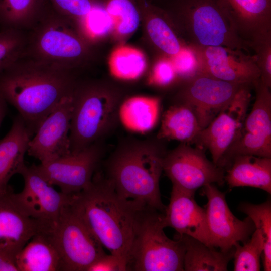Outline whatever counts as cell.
<instances>
[{"instance_id": "1", "label": "cell", "mask_w": 271, "mask_h": 271, "mask_svg": "<svg viewBox=\"0 0 271 271\" xmlns=\"http://www.w3.org/2000/svg\"><path fill=\"white\" fill-rule=\"evenodd\" d=\"M74 70L46 64L24 55L0 73V97L14 106L32 137L77 82Z\"/></svg>"}, {"instance_id": "2", "label": "cell", "mask_w": 271, "mask_h": 271, "mask_svg": "<svg viewBox=\"0 0 271 271\" xmlns=\"http://www.w3.org/2000/svg\"><path fill=\"white\" fill-rule=\"evenodd\" d=\"M71 206L103 248L126 266L141 215L148 207L120 196L97 171L90 184L73 195Z\"/></svg>"}, {"instance_id": "3", "label": "cell", "mask_w": 271, "mask_h": 271, "mask_svg": "<svg viewBox=\"0 0 271 271\" xmlns=\"http://www.w3.org/2000/svg\"><path fill=\"white\" fill-rule=\"evenodd\" d=\"M165 154L152 140H128L109 157L104 174L122 197L164 213L159 181Z\"/></svg>"}, {"instance_id": "4", "label": "cell", "mask_w": 271, "mask_h": 271, "mask_svg": "<svg viewBox=\"0 0 271 271\" xmlns=\"http://www.w3.org/2000/svg\"><path fill=\"white\" fill-rule=\"evenodd\" d=\"M24 55L54 66L74 70L88 55V37L79 25L42 0L28 29ZM91 40V39H90Z\"/></svg>"}, {"instance_id": "5", "label": "cell", "mask_w": 271, "mask_h": 271, "mask_svg": "<svg viewBox=\"0 0 271 271\" xmlns=\"http://www.w3.org/2000/svg\"><path fill=\"white\" fill-rule=\"evenodd\" d=\"M120 97L95 83L77 81L72 93L69 132L71 153L100 142L118 120Z\"/></svg>"}, {"instance_id": "6", "label": "cell", "mask_w": 271, "mask_h": 271, "mask_svg": "<svg viewBox=\"0 0 271 271\" xmlns=\"http://www.w3.org/2000/svg\"><path fill=\"white\" fill-rule=\"evenodd\" d=\"M164 213L150 208L142 212L126 263V270L183 271L185 247L164 231Z\"/></svg>"}, {"instance_id": "7", "label": "cell", "mask_w": 271, "mask_h": 271, "mask_svg": "<svg viewBox=\"0 0 271 271\" xmlns=\"http://www.w3.org/2000/svg\"><path fill=\"white\" fill-rule=\"evenodd\" d=\"M189 44L225 46L248 53L249 41L237 33L218 0H184L180 12Z\"/></svg>"}, {"instance_id": "8", "label": "cell", "mask_w": 271, "mask_h": 271, "mask_svg": "<svg viewBox=\"0 0 271 271\" xmlns=\"http://www.w3.org/2000/svg\"><path fill=\"white\" fill-rule=\"evenodd\" d=\"M60 255L63 271H87L105 254L104 248L74 211L66 207L47 231Z\"/></svg>"}, {"instance_id": "9", "label": "cell", "mask_w": 271, "mask_h": 271, "mask_svg": "<svg viewBox=\"0 0 271 271\" xmlns=\"http://www.w3.org/2000/svg\"><path fill=\"white\" fill-rule=\"evenodd\" d=\"M255 100L238 136L218 163L222 168L235 156L271 158V93L259 78L253 84Z\"/></svg>"}, {"instance_id": "10", "label": "cell", "mask_w": 271, "mask_h": 271, "mask_svg": "<svg viewBox=\"0 0 271 271\" xmlns=\"http://www.w3.org/2000/svg\"><path fill=\"white\" fill-rule=\"evenodd\" d=\"M103 153L98 142L79 152L34 166L50 184L58 187L63 193L74 195L90 184Z\"/></svg>"}, {"instance_id": "11", "label": "cell", "mask_w": 271, "mask_h": 271, "mask_svg": "<svg viewBox=\"0 0 271 271\" xmlns=\"http://www.w3.org/2000/svg\"><path fill=\"white\" fill-rule=\"evenodd\" d=\"M252 85H241L232 100L204 128L194 143L203 150L208 149L213 162L217 165L234 142L243 126L249 104Z\"/></svg>"}, {"instance_id": "12", "label": "cell", "mask_w": 271, "mask_h": 271, "mask_svg": "<svg viewBox=\"0 0 271 271\" xmlns=\"http://www.w3.org/2000/svg\"><path fill=\"white\" fill-rule=\"evenodd\" d=\"M163 171L172 185L194 193L207 184L224 182L223 169L210 161L202 149L186 143L166 153Z\"/></svg>"}, {"instance_id": "13", "label": "cell", "mask_w": 271, "mask_h": 271, "mask_svg": "<svg viewBox=\"0 0 271 271\" xmlns=\"http://www.w3.org/2000/svg\"><path fill=\"white\" fill-rule=\"evenodd\" d=\"M24 179L21 192L14 196L28 215L40 224V231L50 229L64 209L69 206L73 195L57 191L35 169L26 165L20 173Z\"/></svg>"}, {"instance_id": "14", "label": "cell", "mask_w": 271, "mask_h": 271, "mask_svg": "<svg viewBox=\"0 0 271 271\" xmlns=\"http://www.w3.org/2000/svg\"><path fill=\"white\" fill-rule=\"evenodd\" d=\"M188 45L196 55L198 73L229 82L253 86L260 78L255 55L225 46Z\"/></svg>"}, {"instance_id": "15", "label": "cell", "mask_w": 271, "mask_h": 271, "mask_svg": "<svg viewBox=\"0 0 271 271\" xmlns=\"http://www.w3.org/2000/svg\"><path fill=\"white\" fill-rule=\"evenodd\" d=\"M203 193L207 198L205 210L212 245L222 252L234 248V244L244 243L255 229L249 217L241 220L230 211L225 195L214 184L203 187Z\"/></svg>"}, {"instance_id": "16", "label": "cell", "mask_w": 271, "mask_h": 271, "mask_svg": "<svg viewBox=\"0 0 271 271\" xmlns=\"http://www.w3.org/2000/svg\"><path fill=\"white\" fill-rule=\"evenodd\" d=\"M242 85L198 73L185 81L179 95L180 103L192 108L203 129L232 100Z\"/></svg>"}, {"instance_id": "17", "label": "cell", "mask_w": 271, "mask_h": 271, "mask_svg": "<svg viewBox=\"0 0 271 271\" xmlns=\"http://www.w3.org/2000/svg\"><path fill=\"white\" fill-rule=\"evenodd\" d=\"M72 93L57 104L41 123L29 141L28 154L38 159L41 163L55 160L71 153L69 132Z\"/></svg>"}, {"instance_id": "18", "label": "cell", "mask_w": 271, "mask_h": 271, "mask_svg": "<svg viewBox=\"0 0 271 271\" xmlns=\"http://www.w3.org/2000/svg\"><path fill=\"white\" fill-rule=\"evenodd\" d=\"M194 194L172 185L170 202L164 213L165 226L174 229L179 235L189 236L213 247L205 209L196 203Z\"/></svg>"}, {"instance_id": "19", "label": "cell", "mask_w": 271, "mask_h": 271, "mask_svg": "<svg viewBox=\"0 0 271 271\" xmlns=\"http://www.w3.org/2000/svg\"><path fill=\"white\" fill-rule=\"evenodd\" d=\"M40 229L38 222L22 208L11 188L0 193V252L15 257Z\"/></svg>"}, {"instance_id": "20", "label": "cell", "mask_w": 271, "mask_h": 271, "mask_svg": "<svg viewBox=\"0 0 271 271\" xmlns=\"http://www.w3.org/2000/svg\"><path fill=\"white\" fill-rule=\"evenodd\" d=\"M238 34L249 42L271 31V0H218Z\"/></svg>"}, {"instance_id": "21", "label": "cell", "mask_w": 271, "mask_h": 271, "mask_svg": "<svg viewBox=\"0 0 271 271\" xmlns=\"http://www.w3.org/2000/svg\"><path fill=\"white\" fill-rule=\"evenodd\" d=\"M32 137L18 115L8 132L0 140V193L10 188V180L14 175L19 174L25 165L24 156Z\"/></svg>"}, {"instance_id": "22", "label": "cell", "mask_w": 271, "mask_h": 271, "mask_svg": "<svg viewBox=\"0 0 271 271\" xmlns=\"http://www.w3.org/2000/svg\"><path fill=\"white\" fill-rule=\"evenodd\" d=\"M230 161L224 176L230 188L247 186L271 193V158L239 155Z\"/></svg>"}, {"instance_id": "23", "label": "cell", "mask_w": 271, "mask_h": 271, "mask_svg": "<svg viewBox=\"0 0 271 271\" xmlns=\"http://www.w3.org/2000/svg\"><path fill=\"white\" fill-rule=\"evenodd\" d=\"M19 271H63L60 255L47 232L39 231L16 255Z\"/></svg>"}, {"instance_id": "24", "label": "cell", "mask_w": 271, "mask_h": 271, "mask_svg": "<svg viewBox=\"0 0 271 271\" xmlns=\"http://www.w3.org/2000/svg\"><path fill=\"white\" fill-rule=\"evenodd\" d=\"M161 99L157 97L134 96L120 104L118 120L127 129L144 133L152 130L158 123Z\"/></svg>"}, {"instance_id": "25", "label": "cell", "mask_w": 271, "mask_h": 271, "mask_svg": "<svg viewBox=\"0 0 271 271\" xmlns=\"http://www.w3.org/2000/svg\"><path fill=\"white\" fill-rule=\"evenodd\" d=\"M201 130L192 108L179 103L170 107L164 113L157 138L189 144L194 143Z\"/></svg>"}, {"instance_id": "26", "label": "cell", "mask_w": 271, "mask_h": 271, "mask_svg": "<svg viewBox=\"0 0 271 271\" xmlns=\"http://www.w3.org/2000/svg\"><path fill=\"white\" fill-rule=\"evenodd\" d=\"M184 243L183 268L185 271H226L233 258L234 247L228 252L217 250L185 235L176 234Z\"/></svg>"}, {"instance_id": "27", "label": "cell", "mask_w": 271, "mask_h": 271, "mask_svg": "<svg viewBox=\"0 0 271 271\" xmlns=\"http://www.w3.org/2000/svg\"><path fill=\"white\" fill-rule=\"evenodd\" d=\"M42 0H0V30L27 31Z\"/></svg>"}, {"instance_id": "28", "label": "cell", "mask_w": 271, "mask_h": 271, "mask_svg": "<svg viewBox=\"0 0 271 271\" xmlns=\"http://www.w3.org/2000/svg\"><path fill=\"white\" fill-rule=\"evenodd\" d=\"M110 70L115 77L124 80L140 77L146 67L144 54L139 50L127 46L117 47L109 59Z\"/></svg>"}, {"instance_id": "29", "label": "cell", "mask_w": 271, "mask_h": 271, "mask_svg": "<svg viewBox=\"0 0 271 271\" xmlns=\"http://www.w3.org/2000/svg\"><path fill=\"white\" fill-rule=\"evenodd\" d=\"M238 209L246 214L253 222L255 229L260 233L263 240V268L271 270V203L268 199L260 204L242 202Z\"/></svg>"}, {"instance_id": "30", "label": "cell", "mask_w": 271, "mask_h": 271, "mask_svg": "<svg viewBox=\"0 0 271 271\" xmlns=\"http://www.w3.org/2000/svg\"><path fill=\"white\" fill-rule=\"evenodd\" d=\"M264 247V240L258 230L255 229L251 237L241 245L234 244V271H259L260 270V257Z\"/></svg>"}, {"instance_id": "31", "label": "cell", "mask_w": 271, "mask_h": 271, "mask_svg": "<svg viewBox=\"0 0 271 271\" xmlns=\"http://www.w3.org/2000/svg\"><path fill=\"white\" fill-rule=\"evenodd\" d=\"M104 8L112 20L113 28L118 34L129 35L138 27L140 14L131 0H108Z\"/></svg>"}, {"instance_id": "32", "label": "cell", "mask_w": 271, "mask_h": 271, "mask_svg": "<svg viewBox=\"0 0 271 271\" xmlns=\"http://www.w3.org/2000/svg\"><path fill=\"white\" fill-rule=\"evenodd\" d=\"M147 28L153 43L168 57L176 54L186 45L179 39L166 20L160 16L151 17Z\"/></svg>"}, {"instance_id": "33", "label": "cell", "mask_w": 271, "mask_h": 271, "mask_svg": "<svg viewBox=\"0 0 271 271\" xmlns=\"http://www.w3.org/2000/svg\"><path fill=\"white\" fill-rule=\"evenodd\" d=\"M27 41L25 31L0 30V73L24 54Z\"/></svg>"}, {"instance_id": "34", "label": "cell", "mask_w": 271, "mask_h": 271, "mask_svg": "<svg viewBox=\"0 0 271 271\" xmlns=\"http://www.w3.org/2000/svg\"><path fill=\"white\" fill-rule=\"evenodd\" d=\"M251 49L255 52L260 80L271 86V31L258 33L249 40Z\"/></svg>"}, {"instance_id": "35", "label": "cell", "mask_w": 271, "mask_h": 271, "mask_svg": "<svg viewBox=\"0 0 271 271\" xmlns=\"http://www.w3.org/2000/svg\"><path fill=\"white\" fill-rule=\"evenodd\" d=\"M58 12L69 18L82 27L90 12L97 5L95 0H49Z\"/></svg>"}, {"instance_id": "36", "label": "cell", "mask_w": 271, "mask_h": 271, "mask_svg": "<svg viewBox=\"0 0 271 271\" xmlns=\"http://www.w3.org/2000/svg\"><path fill=\"white\" fill-rule=\"evenodd\" d=\"M113 28L112 20L104 7L97 4L86 17L82 30L91 39L103 36Z\"/></svg>"}, {"instance_id": "37", "label": "cell", "mask_w": 271, "mask_h": 271, "mask_svg": "<svg viewBox=\"0 0 271 271\" xmlns=\"http://www.w3.org/2000/svg\"><path fill=\"white\" fill-rule=\"evenodd\" d=\"M169 58L178 78L186 81L198 73L199 65L196 55L188 44Z\"/></svg>"}, {"instance_id": "38", "label": "cell", "mask_w": 271, "mask_h": 271, "mask_svg": "<svg viewBox=\"0 0 271 271\" xmlns=\"http://www.w3.org/2000/svg\"><path fill=\"white\" fill-rule=\"evenodd\" d=\"M178 79L169 57L162 58L155 65L149 83L160 87H168Z\"/></svg>"}, {"instance_id": "39", "label": "cell", "mask_w": 271, "mask_h": 271, "mask_svg": "<svg viewBox=\"0 0 271 271\" xmlns=\"http://www.w3.org/2000/svg\"><path fill=\"white\" fill-rule=\"evenodd\" d=\"M87 271H127L125 264L116 256L105 254L95 260Z\"/></svg>"}, {"instance_id": "40", "label": "cell", "mask_w": 271, "mask_h": 271, "mask_svg": "<svg viewBox=\"0 0 271 271\" xmlns=\"http://www.w3.org/2000/svg\"><path fill=\"white\" fill-rule=\"evenodd\" d=\"M0 271H19L15 257L0 252Z\"/></svg>"}, {"instance_id": "41", "label": "cell", "mask_w": 271, "mask_h": 271, "mask_svg": "<svg viewBox=\"0 0 271 271\" xmlns=\"http://www.w3.org/2000/svg\"><path fill=\"white\" fill-rule=\"evenodd\" d=\"M6 102L0 97V126L6 113Z\"/></svg>"}]
</instances>
